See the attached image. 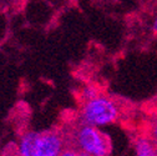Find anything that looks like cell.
<instances>
[{
  "label": "cell",
  "instance_id": "cell-3",
  "mask_svg": "<svg viewBox=\"0 0 157 156\" xmlns=\"http://www.w3.org/2000/svg\"><path fill=\"white\" fill-rule=\"evenodd\" d=\"M76 150L85 156H107L111 154V142L107 136L96 127L87 124H80L75 132Z\"/></svg>",
  "mask_w": 157,
  "mask_h": 156
},
{
  "label": "cell",
  "instance_id": "cell-2",
  "mask_svg": "<svg viewBox=\"0 0 157 156\" xmlns=\"http://www.w3.org/2000/svg\"><path fill=\"white\" fill-rule=\"evenodd\" d=\"M65 150L63 136L55 132H25L17 145V154L21 156H59Z\"/></svg>",
  "mask_w": 157,
  "mask_h": 156
},
{
  "label": "cell",
  "instance_id": "cell-1",
  "mask_svg": "<svg viewBox=\"0 0 157 156\" xmlns=\"http://www.w3.org/2000/svg\"><path fill=\"white\" fill-rule=\"evenodd\" d=\"M120 116L121 109L116 100L97 94L96 96L84 101L80 110V124L104 127L117 123Z\"/></svg>",
  "mask_w": 157,
  "mask_h": 156
},
{
  "label": "cell",
  "instance_id": "cell-6",
  "mask_svg": "<svg viewBox=\"0 0 157 156\" xmlns=\"http://www.w3.org/2000/svg\"><path fill=\"white\" fill-rule=\"evenodd\" d=\"M151 30L153 31V34L157 35V14L155 15V18L152 19V23H151Z\"/></svg>",
  "mask_w": 157,
  "mask_h": 156
},
{
  "label": "cell",
  "instance_id": "cell-4",
  "mask_svg": "<svg viewBox=\"0 0 157 156\" xmlns=\"http://www.w3.org/2000/svg\"><path fill=\"white\" fill-rule=\"evenodd\" d=\"M133 152L137 156H157V146L151 135H140L133 140Z\"/></svg>",
  "mask_w": 157,
  "mask_h": 156
},
{
  "label": "cell",
  "instance_id": "cell-5",
  "mask_svg": "<svg viewBox=\"0 0 157 156\" xmlns=\"http://www.w3.org/2000/svg\"><path fill=\"white\" fill-rule=\"evenodd\" d=\"M151 138L153 139V141H155V144H156V146H157V119L153 121V124H152V127H151Z\"/></svg>",
  "mask_w": 157,
  "mask_h": 156
}]
</instances>
